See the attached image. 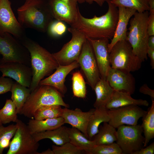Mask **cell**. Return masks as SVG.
<instances>
[{
  "label": "cell",
  "instance_id": "cell-1",
  "mask_svg": "<svg viewBox=\"0 0 154 154\" xmlns=\"http://www.w3.org/2000/svg\"><path fill=\"white\" fill-rule=\"evenodd\" d=\"M106 1L108 5V11L100 17L95 15L92 18H86L81 14L79 9L75 20L71 27L82 33L86 38L111 39L116 27L118 9L111 2L110 0Z\"/></svg>",
  "mask_w": 154,
  "mask_h": 154
},
{
  "label": "cell",
  "instance_id": "cell-2",
  "mask_svg": "<svg viewBox=\"0 0 154 154\" xmlns=\"http://www.w3.org/2000/svg\"><path fill=\"white\" fill-rule=\"evenodd\" d=\"M19 40L30 54L32 79L29 88L31 92L38 86L45 76L50 75L59 64L53 54L38 43L25 37Z\"/></svg>",
  "mask_w": 154,
  "mask_h": 154
},
{
  "label": "cell",
  "instance_id": "cell-3",
  "mask_svg": "<svg viewBox=\"0 0 154 154\" xmlns=\"http://www.w3.org/2000/svg\"><path fill=\"white\" fill-rule=\"evenodd\" d=\"M17 20L24 28L44 33L54 21L48 0H26L17 9Z\"/></svg>",
  "mask_w": 154,
  "mask_h": 154
},
{
  "label": "cell",
  "instance_id": "cell-4",
  "mask_svg": "<svg viewBox=\"0 0 154 154\" xmlns=\"http://www.w3.org/2000/svg\"><path fill=\"white\" fill-rule=\"evenodd\" d=\"M62 95L52 86L39 84L31 92L20 114L32 118L36 111L44 106L59 105L68 108L69 105L64 101Z\"/></svg>",
  "mask_w": 154,
  "mask_h": 154
},
{
  "label": "cell",
  "instance_id": "cell-5",
  "mask_svg": "<svg viewBox=\"0 0 154 154\" xmlns=\"http://www.w3.org/2000/svg\"><path fill=\"white\" fill-rule=\"evenodd\" d=\"M148 11H136L129 21V31L126 40L131 45L133 52L142 62L147 60L148 41L149 36L147 30Z\"/></svg>",
  "mask_w": 154,
  "mask_h": 154
},
{
  "label": "cell",
  "instance_id": "cell-6",
  "mask_svg": "<svg viewBox=\"0 0 154 154\" xmlns=\"http://www.w3.org/2000/svg\"><path fill=\"white\" fill-rule=\"evenodd\" d=\"M110 61L112 68L130 72L139 70L142 62L133 53L126 40H120L112 47L110 52Z\"/></svg>",
  "mask_w": 154,
  "mask_h": 154
},
{
  "label": "cell",
  "instance_id": "cell-7",
  "mask_svg": "<svg viewBox=\"0 0 154 154\" xmlns=\"http://www.w3.org/2000/svg\"><path fill=\"white\" fill-rule=\"evenodd\" d=\"M0 62H15L31 67V58L27 49L18 39L5 33L0 35Z\"/></svg>",
  "mask_w": 154,
  "mask_h": 154
},
{
  "label": "cell",
  "instance_id": "cell-8",
  "mask_svg": "<svg viewBox=\"0 0 154 154\" xmlns=\"http://www.w3.org/2000/svg\"><path fill=\"white\" fill-rule=\"evenodd\" d=\"M116 143L122 154H133L144 147L145 141L140 125H121L117 128Z\"/></svg>",
  "mask_w": 154,
  "mask_h": 154
},
{
  "label": "cell",
  "instance_id": "cell-9",
  "mask_svg": "<svg viewBox=\"0 0 154 154\" xmlns=\"http://www.w3.org/2000/svg\"><path fill=\"white\" fill-rule=\"evenodd\" d=\"M17 128L12 138L7 154H39V144L35 140L27 126L18 119Z\"/></svg>",
  "mask_w": 154,
  "mask_h": 154
},
{
  "label": "cell",
  "instance_id": "cell-10",
  "mask_svg": "<svg viewBox=\"0 0 154 154\" xmlns=\"http://www.w3.org/2000/svg\"><path fill=\"white\" fill-rule=\"evenodd\" d=\"M68 30L72 35L71 40L60 50L53 54L59 65H67L77 61L86 39V36L76 29L70 27Z\"/></svg>",
  "mask_w": 154,
  "mask_h": 154
},
{
  "label": "cell",
  "instance_id": "cell-11",
  "mask_svg": "<svg viewBox=\"0 0 154 154\" xmlns=\"http://www.w3.org/2000/svg\"><path fill=\"white\" fill-rule=\"evenodd\" d=\"M77 61L87 83L94 90L101 78L92 47L87 38Z\"/></svg>",
  "mask_w": 154,
  "mask_h": 154
},
{
  "label": "cell",
  "instance_id": "cell-12",
  "mask_svg": "<svg viewBox=\"0 0 154 154\" xmlns=\"http://www.w3.org/2000/svg\"><path fill=\"white\" fill-rule=\"evenodd\" d=\"M146 111L139 106L135 105L108 110L110 117L108 123L116 129L124 125H135L137 124L139 120Z\"/></svg>",
  "mask_w": 154,
  "mask_h": 154
},
{
  "label": "cell",
  "instance_id": "cell-13",
  "mask_svg": "<svg viewBox=\"0 0 154 154\" xmlns=\"http://www.w3.org/2000/svg\"><path fill=\"white\" fill-rule=\"evenodd\" d=\"M9 0H0V35L5 33L19 40L25 36L24 28L16 19Z\"/></svg>",
  "mask_w": 154,
  "mask_h": 154
},
{
  "label": "cell",
  "instance_id": "cell-14",
  "mask_svg": "<svg viewBox=\"0 0 154 154\" xmlns=\"http://www.w3.org/2000/svg\"><path fill=\"white\" fill-rule=\"evenodd\" d=\"M0 71L2 76L14 79L21 85L29 88L32 79L31 67L15 62H0Z\"/></svg>",
  "mask_w": 154,
  "mask_h": 154
},
{
  "label": "cell",
  "instance_id": "cell-15",
  "mask_svg": "<svg viewBox=\"0 0 154 154\" xmlns=\"http://www.w3.org/2000/svg\"><path fill=\"white\" fill-rule=\"evenodd\" d=\"M106 80L114 90L127 93L131 95L135 91V78L130 72L111 67Z\"/></svg>",
  "mask_w": 154,
  "mask_h": 154
},
{
  "label": "cell",
  "instance_id": "cell-16",
  "mask_svg": "<svg viewBox=\"0 0 154 154\" xmlns=\"http://www.w3.org/2000/svg\"><path fill=\"white\" fill-rule=\"evenodd\" d=\"M92 47L100 72L101 78L106 80L108 72L111 68L110 52L108 46L109 39H92L87 38Z\"/></svg>",
  "mask_w": 154,
  "mask_h": 154
},
{
  "label": "cell",
  "instance_id": "cell-17",
  "mask_svg": "<svg viewBox=\"0 0 154 154\" xmlns=\"http://www.w3.org/2000/svg\"><path fill=\"white\" fill-rule=\"evenodd\" d=\"M48 0L54 19L65 22L70 25L74 23L79 9L77 2L67 3L61 0Z\"/></svg>",
  "mask_w": 154,
  "mask_h": 154
},
{
  "label": "cell",
  "instance_id": "cell-18",
  "mask_svg": "<svg viewBox=\"0 0 154 154\" xmlns=\"http://www.w3.org/2000/svg\"><path fill=\"white\" fill-rule=\"evenodd\" d=\"M79 66L77 61L67 65H59L54 73L48 77L42 79L39 84L52 86L63 95L67 90L64 84L66 76L72 70Z\"/></svg>",
  "mask_w": 154,
  "mask_h": 154
},
{
  "label": "cell",
  "instance_id": "cell-19",
  "mask_svg": "<svg viewBox=\"0 0 154 154\" xmlns=\"http://www.w3.org/2000/svg\"><path fill=\"white\" fill-rule=\"evenodd\" d=\"M95 109H92L86 112L82 111L79 109L74 110L67 108L63 109L62 117L64 123L71 125L82 133L88 138L87 128L90 117Z\"/></svg>",
  "mask_w": 154,
  "mask_h": 154
},
{
  "label": "cell",
  "instance_id": "cell-20",
  "mask_svg": "<svg viewBox=\"0 0 154 154\" xmlns=\"http://www.w3.org/2000/svg\"><path fill=\"white\" fill-rule=\"evenodd\" d=\"M118 8V17L116 27L114 35L108 46L109 52L117 42L121 40H126L128 22L136 12L135 9L131 8L123 7Z\"/></svg>",
  "mask_w": 154,
  "mask_h": 154
},
{
  "label": "cell",
  "instance_id": "cell-21",
  "mask_svg": "<svg viewBox=\"0 0 154 154\" xmlns=\"http://www.w3.org/2000/svg\"><path fill=\"white\" fill-rule=\"evenodd\" d=\"M131 105L148 106L146 100L135 99L127 93L114 90L112 96L105 107L108 110Z\"/></svg>",
  "mask_w": 154,
  "mask_h": 154
},
{
  "label": "cell",
  "instance_id": "cell-22",
  "mask_svg": "<svg viewBox=\"0 0 154 154\" xmlns=\"http://www.w3.org/2000/svg\"><path fill=\"white\" fill-rule=\"evenodd\" d=\"M37 142L46 139L51 140L57 145L69 142L68 128L62 125L54 129L32 134Z\"/></svg>",
  "mask_w": 154,
  "mask_h": 154
},
{
  "label": "cell",
  "instance_id": "cell-23",
  "mask_svg": "<svg viewBox=\"0 0 154 154\" xmlns=\"http://www.w3.org/2000/svg\"><path fill=\"white\" fill-rule=\"evenodd\" d=\"M109 120L108 110L105 106L95 108L90 117L88 125L87 133L88 138L92 140L98 133L100 124L104 122H108Z\"/></svg>",
  "mask_w": 154,
  "mask_h": 154
},
{
  "label": "cell",
  "instance_id": "cell-24",
  "mask_svg": "<svg viewBox=\"0 0 154 154\" xmlns=\"http://www.w3.org/2000/svg\"><path fill=\"white\" fill-rule=\"evenodd\" d=\"M64 119L62 117L37 120L32 118L27 123V126L32 134L52 130L64 124Z\"/></svg>",
  "mask_w": 154,
  "mask_h": 154
},
{
  "label": "cell",
  "instance_id": "cell-25",
  "mask_svg": "<svg viewBox=\"0 0 154 154\" xmlns=\"http://www.w3.org/2000/svg\"><path fill=\"white\" fill-rule=\"evenodd\" d=\"M103 123V125L100 126L98 133L92 139L96 145L112 144L116 142L117 139L116 128L108 122Z\"/></svg>",
  "mask_w": 154,
  "mask_h": 154
},
{
  "label": "cell",
  "instance_id": "cell-26",
  "mask_svg": "<svg viewBox=\"0 0 154 154\" xmlns=\"http://www.w3.org/2000/svg\"><path fill=\"white\" fill-rule=\"evenodd\" d=\"M94 90L96 96V100L94 104L95 108L105 106L114 91L106 80L101 78L96 84Z\"/></svg>",
  "mask_w": 154,
  "mask_h": 154
},
{
  "label": "cell",
  "instance_id": "cell-27",
  "mask_svg": "<svg viewBox=\"0 0 154 154\" xmlns=\"http://www.w3.org/2000/svg\"><path fill=\"white\" fill-rule=\"evenodd\" d=\"M68 132L69 142L80 149L85 151L86 154L96 145L93 140L89 139L75 127L68 128Z\"/></svg>",
  "mask_w": 154,
  "mask_h": 154
},
{
  "label": "cell",
  "instance_id": "cell-28",
  "mask_svg": "<svg viewBox=\"0 0 154 154\" xmlns=\"http://www.w3.org/2000/svg\"><path fill=\"white\" fill-rule=\"evenodd\" d=\"M152 104L145 114L142 117L141 125L144 133V147L147 146L150 141L154 137V99H151Z\"/></svg>",
  "mask_w": 154,
  "mask_h": 154
},
{
  "label": "cell",
  "instance_id": "cell-29",
  "mask_svg": "<svg viewBox=\"0 0 154 154\" xmlns=\"http://www.w3.org/2000/svg\"><path fill=\"white\" fill-rule=\"evenodd\" d=\"M11 92V100L16 106L17 114H20L31 91L29 88L25 87L16 81L14 82Z\"/></svg>",
  "mask_w": 154,
  "mask_h": 154
},
{
  "label": "cell",
  "instance_id": "cell-30",
  "mask_svg": "<svg viewBox=\"0 0 154 154\" xmlns=\"http://www.w3.org/2000/svg\"><path fill=\"white\" fill-rule=\"evenodd\" d=\"M63 109L59 105L44 106L38 109L33 116L37 120L56 118L62 116Z\"/></svg>",
  "mask_w": 154,
  "mask_h": 154
},
{
  "label": "cell",
  "instance_id": "cell-31",
  "mask_svg": "<svg viewBox=\"0 0 154 154\" xmlns=\"http://www.w3.org/2000/svg\"><path fill=\"white\" fill-rule=\"evenodd\" d=\"M110 2L117 7L131 8L139 13L149 10L148 0H110Z\"/></svg>",
  "mask_w": 154,
  "mask_h": 154
},
{
  "label": "cell",
  "instance_id": "cell-32",
  "mask_svg": "<svg viewBox=\"0 0 154 154\" xmlns=\"http://www.w3.org/2000/svg\"><path fill=\"white\" fill-rule=\"evenodd\" d=\"M15 105L11 100L7 99L3 107L0 109V119L3 124L16 122L18 119Z\"/></svg>",
  "mask_w": 154,
  "mask_h": 154
},
{
  "label": "cell",
  "instance_id": "cell-33",
  "mask_svg": "<svg viewBox=\"0 0 154 154\" xmlns=\"http://www.w3.org/2000/svg\"><path fill=\"white\" fill-rule=\"evenodd\" d=\"M17 128L16 124L0 126V154H2L4 149L9 147Z\"/></svg>",
  "mask_w": 154,
  "mask_h": 154
},
{
  "label": "cell",
  "instance_id": "cell-34",
  "mask_svg": "<svg viewBox=\"0 0 154 154\" xmlns=\"http://www.w3.org/2000/svg\"><path fill=\"white\" fill-rule=\"evenodd\" d=\"M72 89L74 96L76 97L84 98L86 97V88L83 75L79 71L73 73Z\"/></svg>",
  "mask_w": 154,
  "mask_h": 154
},
{
  "label": "cell",
  "instance_id": "cell-35",
  "mask_svg": "<svg viewBox=\"0 0 154 154\" xmlns=\"http://www.w3.org/2000/svg\"><path fill=\"white\" fill-rule=\"evenodd\" d=\"M88 154H122L121 149L116 142L109 144L95 145Z\"/></svg>",
  "mask_w": 154,
  "mask_h": 154
},
{
  "label": "cell",
  "instance_id": "cell-36",
  "mask_svg": "<svg viewBox=\"0 0 154 154\" xmlns=\"http://www.w3.org/2000/svg\"><path fill=\"white\" fill-rule=\"evenodd\" d=\"M52 149L54 154H82L86 152L81 150L70 142L60 146L53 145Z\"/></svg>",
  "mask_w": 154,
  "mask_h": 154
},
{
  "label": "cell",
  "instance_id": "cell-37",
  "mask_svg": "<svg viewBox=\"0 0 154 154\" xmlns=\"http://www.w3.org/2000/svg\"><path fill=\"white\" fill-rule=\"evenodd\" d=\"M66 27L63 21L56 20L53 21L49 26L48 30L49 33L54 37L62 35L66 32Z\"/></svg>",
  "mask_w": 154,
  "mask_h": 154
},
{
  "label": "cell",
  "instance_id": "cell-38",
  "mask_svg": "<svg viewBox=\"0 0 154 154\" xmlns=\"http://www.w3.org/2000/svg\"><path fill=\"white\" fill-rule=\"evenodd\" d=\"M14 82L10 78L0 77V95L11 91Z\"/></svg>",
  "mask_w": 154,
  "mask_h": 154
},
{
  "label": "cell",
  "instance_id": "cell-39",
  "mask_svg": "<svg viewBox=\"0 0 154 154\" xmlns=\"http://www.w3.org/2000/svg\"><path fill=\"white\" fill-rule=\"evenodd\" d=\"M147 30L149 36H154V14L149 15L147 25Z\"/></svg>",
  "mask_w": 154,
  "mask_h": 154
},
{
  "label": "cell",
  "instance_id": "cell-40",
  "mask_svg": "<svg viewBox=\"0 0 154 154\" xmlns=\"http://www.w3.org/2000/svg\"><path fill=\"white\" fill-rule=\"evenodd\" d=\"M143 147L139 150L136 151L133 154H153L154 153V142L149 145Z\"/></svg>",
  "mask_w": 154,
  "mask_h": 154
},
{
  "label": "cell",
  "instance_id": "cell-41",
  "mask_svg": "<svg viewBox=\"0 0 154 154\" xmlns=\"http://www.w3.org/2000/svg\"><path fill=\"white\" fill-rule=\"evenodd\" d=\"M139 92L143 94L149 96L151 99H154V90L150 88L146 84L141 86L139 89Z\"/></svg>",
  "mask_w": 154,
  "mask_h": 154
},
{
  "label": "cell",
  "instance_id": "cell-42",
  "mask_svg": "<svg viewBox=\"0 0 154 154\" xmlns=\"http://www.w3.org/2000/svg\"><path fill=\"white\" fill-rule=\"evenodd\" d=\"M147 56L149 58L150 65L152 69L154 68V49L148 48L147 51Z\"/></svg>",
  "mask_w": 154,
  "mask_h": 154
},
{
  "label": "cell",
  "instance_id": "cell-43",
  "mask_svg": "<svg viewBox=\"0 0 154 154\" xmlns=\"http://www.w3.org/2000/svg\"><path fill=\"white\" fill-rule=\"evenodd\" d=\"M89 4H92L94 1L96 2L100 6H102L106 0H84Z\"/></svg>",
  "mask_w": 154,
  "mask_h": 154
},
{
  "label": "cell",
  "instance_id": "cell-44",
  "mask_svg": "<svg viewBox=\"0 0 154 154\" xmlns=\"http://www.w3.org/2000/svg\"><path fill=\"white\" fill-rule=\"evenodd\" d=\"M148 48L154 49V36H149L148 41Z\"/></svg>",
  "mask_w": 154,
  "mask_h": 154
},
{
  "label": "cell",
  "instance_id": "cell-45",
  "mask_svg": "<svg viewBox=\"0 0 154 154\" xmlns=\"http://www.w3.org/2000/svg\"><path fill=\"white\" fill-rule=\"evenodd\" d=\"M150 14H154V0H148Z\"/></svg>",
  "mask_w": 154,
  "mask_h": 154
},
{
  "label": "cell",
  "instance_id": "cell-46",
  "mask_svg": "<svg viewBox=\"0 0 154 154\" xmlns=\"http://www.w3.org/2000/svg\"><path fill=\"white\" fill-rule=\"evenodd\" d=\"M39 154H54V153L52 149L48 148L45 151L39 153Z\"/></svg>",
  "mask_w": 154,
  "mask_h": 154
},
{
  "label": "cell",
  "instance_id": "cell-47",
  "mask_svg": "<svg viewBox=\"0 0 154 154\" xmlns=\"http://www.w3.org/2000/svg\"><path fill=\"white\" fill-rule=\"evenodd\" d=\"M62 1L67 3H70L74 2H77V0H61Z\"/></svg>",
  "mask_w": 154,
  "mask_h": 154
},
{
  "label": "cell",
  "instance_id": "cell-48",
  "mask_svg": "<svg viewBox=\"0 0 154 154\" xmlns=\"http://www.w3.org/2000/svg\"><path fill=\"white\" fill-rule=\"evenodd\" d=\"M78 2L80 3H82L84 2L85 1L84 0H77Z\"/></svg>",
  "mask_w": 154,
  "mask_h": 154
},
{
  "label": "cell",
  "instance_id": "cell-49",
  "mask_svg": "<svg viewBox=\"0 0 154 154\" xmlns=\"http://www.w3.org/2000/svg\"><path fill=\"white\" fill-rule=\"evenodd\" d=\"M3 125V124L2 123L1 121V120L0 119V126H1V125Z\"/></svg>",
  "mask_w": 154,
  "mask_h": 154
}]
</instances>
